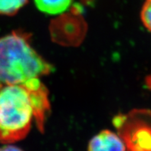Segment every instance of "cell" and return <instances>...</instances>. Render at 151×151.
Wrapping results in <instances>:
<instances>
[{
  "label": "cell",
  "instance_id": "obj_1",
  "mask_svg": "<svg viewBox=\"0 0 151 151\" xmlns=\"http://www.w3.org/2000/svg\"><path fill=\"white\" fill-rule=\"evenodd\" d=\"M49 107L48 90L39 78L0 87V142L7 144L24 139L33 120L43 132Z\"/></svg>",
  "mask_w": 151,
  "mask_h": 151
},
{
  "label": "cell",
  "instance_id": "obj_2",
  "mask_svg": "<svg viewBox=\"0 0 151 151\" xmlns=\"http://www.w3.org/2000/svg\"><path fill=\"white\" fill-rule=\"evenodd\" d=\"M29 35L12 32L0 38V87L39 78L53 67L32 47Z\"/></svg>",
  "mask_w": 151,
  "mask_h": 151
},
{
  "label": "cell",
  "instance_id": "obj_3",
  "mask_svg": "<svg viewBox=\"0 0 151 151\" xmlns=\"http://www.w3.org/2000/svg\"><path fill=\"white\" fill-rule=\"evenodd\" d=\"M114 124L127 151H151V111L138 110L117 116Z\"/></svg>",
  "mask_w": 151,
  "mask_h": 151
},
{
  "label": "cell",
  "instance_id": "obj_4",
  "mask_svg": "<svg viewBox=\"0 0 151 151\" xmlns=\"http://www.w3.org/2000/svg\"><path fill=\"white\" fill-rule=\"evenodd\" d=\"M88 151H127V149L118 134L104 130L91 138Z\"/></svg>",
  "mask_w": 151,
  "mask_h": 151
},
{
  "label": "cell",
  "instance_id": "obj_5",
  "mask_svg": "<svg viewBox=\"0 0 151 151\" xmlns=\"http://www.w3.org/2000/svg\"><path fill=\"white\" fill-rule=\"evenodd\" d=\"M36 7L49 15L62 13L70 6L72 0H34Z\"/></svg>",
  "mask_w": 151,
  "mask_h": 151
},
{
  "label": "cell",
  "instance_id": "obj_6",
  "mask_svg": "<svg viewBox=\"0 0 151 151\" xmlns=\"http://www.w3.org/2000/svg\"><path fill=\"white\" fill-rule=\"evenodd\" d=\"M27 2L28 0H0V15H14Z\"/></svg>",
  "mask_w": 151,
  "mask_h": 151
},
{
  "label": "cell",
  "instance_id": "obj_7",
  "mask_svg": "<svg viewBox=\"0 0 151 151\" xmlns=\"http://www.w3.org/2000/svg\"><path fill=\"white\" fill-rule=\"evenodd\" d=\"M144 25L151 32V0H147L142 8L140 14Z\"/></svg>",
  "mask_w": 151,
  "mask_h": 151
},
{
  "label": "cell",
  "instance_id": "obj_8",
  "mask_svg": "<svg viewBox=\"0 0 151 151\" xmlns=\"http://www.w3.org/2000/svg\"><path fill=\"white\" fill-rule=\"evenodd\" d=\"M0 151H23L22 150L20 149L18 147L11 145L9 144H7L6 145L3 146L2 147H0Z\"/></svg>",
  "mask_w": 151,
  "mask_h": 151
}]
</instances>
